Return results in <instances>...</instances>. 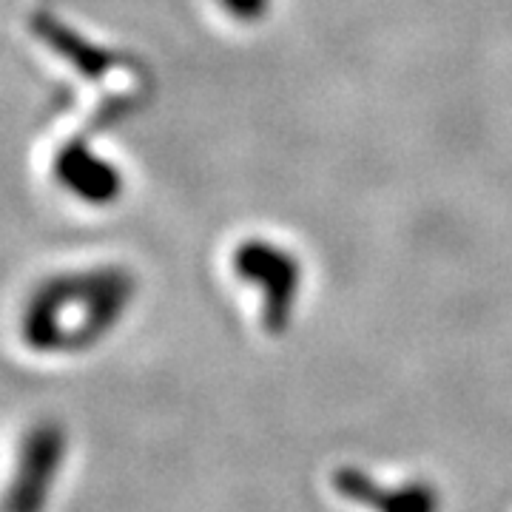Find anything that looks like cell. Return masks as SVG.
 I'll use <instances>...</instances> for the list:
<instances>
[{
  "label": "cell",
  "mask_w": 512,
  "mask_h": 512,
  "mask_svg": "<svg viewBox=\"0 0 512 512\" xmlns=\"http://www.w3.org/2000/svg\"><path fill=\"white\" fill-rule=\"evenodd\" d=\"M231 271L259 293V319L271 336L291 328L302 293V262L268 237H248L231 251Z\"/></svg>",
  "instance_id": "obj_1"
},
{
  "label": "cell",
  "mask_w": 512,
  "mask_h": 512,
  "mask_svg": "<svg viewBox=\"0 0 512 512\" xmlns=\"http://www.w3.org/2000/svg\"><path fill=\"white\" fill-rule=\"evenodd\" d=\"M66 450H69L66 430L55 421L37 424L35 430H29V436L23 439V447H20L18 473L9 481L0 512L46 510L52 487L63 470Z\"/></svg>",
  "instance_id": "obj_2"
},
{
  "label": "cell",
  "mask_w": 512,
  "mask_h": 512,
  "mask_svg": "<svg viewBox=\"0 0 512 512\" xmlns=\"http://www.w3.org/2000/svg\"><path fill=\"white\" fill-rule=\"evenodd\" d=\"M333 493L367 512H441L439 487L427 478L384 484L362 467L345 464L333 470Z\"/></svg>",
  "instance_id": "obj_3"
},
{
  "label": "cell",
  "mask_w": 512,
  "mask_h": 512,
  "mask_svg": "<svg viewBox=\"0 0 512 512\" xmlns=\"http://www.w3.org/2000/svg\"><path fill=\"white\" fill-rule=\"evenodd\" d=\"M220 6L225 9V15L237 23H259L271 12V0H220Z\"/></svg>",
  "instance_id": "obj_4"
}]
</instances>
